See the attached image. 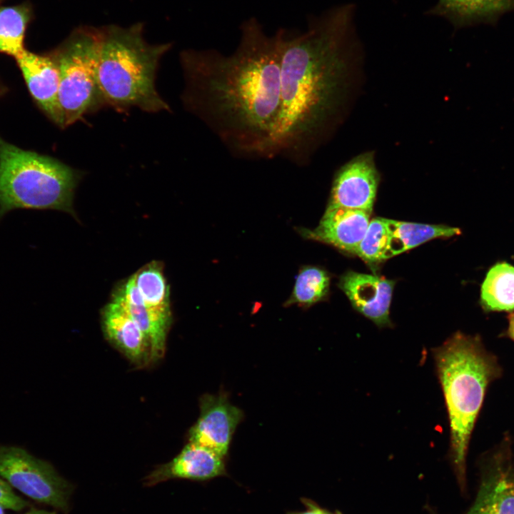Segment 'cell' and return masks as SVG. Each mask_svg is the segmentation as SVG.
Masks as SVG:
<instances>
[{
	"mask_svg": "<svg viewBox=\"0 0 514 514\" xmlns=\"http://www.w3.org/2000/svg\"><path fill=\"white\" fill-rule=\"evenodd\" d=\"M169 46L148 44L137 25L101 32L97 81L104 106L119 111L169 110L155 86L158 61Z\"/></svg>",
	"mask_w": 514,
	"mask_h": 514,
	"instance_id": "4",
	"label": "cell"
},
{
	"mask_svg": "<svg viewBox=\"0 0 514 514\" xmlns=\"http://www.w3.org/2000/svg\"><path fill=\"white\" fill-rule=\"evenodd\" d=\"M200 415L188 431V440L209 448L224 458L233 435L244 417L224 392L206 393L199 400Z\"/></svg>",
	"mask_w": 514,
	"mask_h": 514,
	"instance_id": "9",
	"label": "cell"
},
{
	"mask_svg": "<svg viewBox=\"0 0 514 514\" xmlns=\"http://www.w3.org/2000/svg\"><path fill=\"white\" fill-rule=\"evenodd\" d=\"M514 11V0H438L429 13L443 16L456 28L494 24Z\"/></svg>",
	"mask_w": 514,
	"mask_h": 514,
	"instance_id": "17",
	"label": "cell"
},
{
	"mask_svg": "<svg viewBox=\"0 0 514 514\" xmlns=\"http://www.w3.org/2000/svg\"><path fill=\"white\" fill-rule=\"evenodd\" d=\"M241 30L239 45L229 56L214 50L181 53L182 99L234 153L271 158L285 31L268 36L254 18Z\"/></svg>",
	"mask_w": 514,
	"mask_h": 514,
	"instance_id": "1",
	"label": "cell"
},
{
	"mask_svg": "<svg viewBox=\"0 0 514 514\" xmlns=\"http://www.w3.org/2000/svg\"><path fill=\"white\" fill-rule=\"evenodd\" d=\"M329 285L330 278L325 270L316 266L304 267L296 278L292 294L286 305L296 303L309 307L327 295Z\"/></svg>",
	"mask_w": 514,
	"mask_h": 514,
	"instance_id": "22",
	"label": "cell"
},
{
	"mask_svg": "<svg viewBox=\"0 0 514 514\" xmlns=\"http://www.w3.org/2000/svg\"><path fill=\"white\" fill-rule=\"evenodd\" d=\"M354 6L313 19L308 29L283 38L281 102L271 158L303 164L339 102L355 44Z\"/></svg>",
	"mask_w": 514,
	"mask_h": 514,
	"instance_id": "2",
	"label": "cell"
},
{
	"mask_svg": "<svg viewBox=\"0 0 514 514\" xmlns=\"http://www.w3.org/2000/svg\"><path fill=\"white\" fill-rule=\"evenodd\" d=\"M101 326L107 340L132 363L143 366L151 361L146 335L121 305L111 301L104 306Z\"/></svg>",
	"mask_w": 514,
	"mask_h": 514,
	"instance_id": "15",
	"label": "cell"
},
{
	"mask_svg": "<svg viewBox=\"0 0 514 514\" xmlns=\"http://www.w3.org/2000/svg\"><path fill=\"white\" fill-rule=\"evenodd\" d=\"M388 241V228L386 218H373L369 222L356 254L368 263L381 262L384 260Z\"/></svg>",
	"mask_w": 514,
	"mask_h": 514,
	"instance_id": "23",
	"label": "cell"
},
{
	"mask_svg": "<svg viewBox=\"0 0 514 514\" xmlns=\"http://www.w3.org/2000/svg\"><path fill=\"white\" fill-rule=\"evenodd\" d=\"M297 514H331V513H329L323 510H321L318 508L313 506L310 510H308L306 512L297 513ZM338 514H340V513H338Z\"/></svg>",
	"mask_w": 514,
	"mask_h": 514,
	"instance_id": "26",
	"label": "cell"
},
{
	"mask_svg": "<svg viewBox=\"0 0 514 514\" xmlns=\"http://www.w3.org/2000/svg\"><path fill=\"white\" fill-rule=\"evenodd\" d=\"M395 281L376 275L348 271L339 287L353 307L379 327L390 326L389 310Z\"/></svg>",
	"mask_w": 514,
	"mask_h": 514,
	"instance_id": "11",
	"label": "cell"
},
{
	"mask_svg": "<svg viewBox=\"0 0 514 514\" xmlns=\"http://www.w3.org/2000/svg\"><path fill=\"white\" fill-rule=\"evenodd\" d=\"M432 355L448 413L450 458L463 489L473 430L487 389L501 376L502 368L480 337L460 331L433 348Z\"/></svg>",
	"mask_w": 514,
	"mask_h": 514,
	"instance_id": "3",
	"label": "cell"
},
{
	"mask_svg": "<svg viewBox=\"0 0 514 514\" xmlns=\"http://www.w3.org/2000/svg\"><path fill=\"white\" fill-rule=\"evenodd\" d=\"M79 173L48 156L21 149L0 136V221L18 209L74 214Z\"/></svg>",
	"mask_w": 514,
	"mask_h": 514,
	"instance_id": "5",
	"label": "cell"
},
{
	"mask_svg": "<svg viewBox=\"0 0 514 514\" xmlns=\"http://www.w3.org/2000/svg\"><path fill=\"white\" fill-rule=\"evenodd\" d=\"M379 174L371 153L360 154L337 171L328 207L362 210L371 213Z\"/></svg>",
	"mask_w": 514,
	"mask_h": 514,
	"instance_id": "10",
	"label": "cell"
},
{
	"mask_svg": "<svg viewBox=\"0 0 514 514\" xmlns=\"http://www.w3.org/2000/svg\"><path fill=\"white\" fill-rule=\"evenodd\" d=\"M133 276L146 306L171 310L169 286L160 262L154 261L147 263Z\"/></svg>",
	"mask_w": 514,
	"mask_h": 514,
	"instance_id": "20",
	"label": "cell"
},
{
	"mask_svg": "<svg viewBox=\"0 0 514 514\" xmlns=\"http://www.w3.org/2000/svg\"><path fill=\"white\" fill-rule=\"evenodd\" d=\"M16 59L32 97L54 123L64 128L59 101V71L54 59L26 50Z\"/></svg>",
	"mask_w": 514,
	"mask_h": 514,
	"instance_id": "12",
	"label": "cell"
},
{
	"mask_svg": "<svg viewBox=\"0 0 514 514\" xmlns=\"http://www.w3.org/2000/svg\"><path fill=\"white\" fill-rule=\"evenodd\" d=\"M29 14L24 6L0 8V52L16 58L25 51L24 39Z\"/></svg>",
	"mask_w": 514,
	"mask_h": 514,
	"instance_id": "21",
	"label": "cell"
},
{
	"mask_svg": "<svg viewBox=\"0 0 514 514\" xmlns=\"http://www.w3.org/2000/svg\"><path fill=\"white\" fill-rule=\"evenodd\" d=\"M101 38L99 31L79 30L51 55L59 71L64 127L104 106L97 81Z\"/></svg>",
	"mask_w": 514,
	"mask_h": 514,
	"instance_id": "6",
	"label": "cell"
},
{
	"mask_svg": "<svg viewBox=\"0 0 514 514\" xmlns=\"http://www.w3.org/2000/svg\"><path fill=\"white\" fill-rule=\"evenodd\" d=\"M475 499L464 514H514V455L509 438L481 458Z\"/></svg>",
	"mask_w": 514,
	"mask_h": 514,
	"instance_id": "8",
	"label": "cell"
},
{
	"mask_svg": "<svg viewBox=\"0 0 514 514\" xmlns=\"http://www.w3.org/2000/svg\"><path fill=\"white\" fill-rule=\"evenodd\" d=\"M0 514H4V508L0 505Z\"/></svg>",
	"mask_w": 514,
	"mask_h": 514,
	"instance_id": "28",
	"label": "cell"
},
{
	"mask_svg": "<svg viewBox=\"0 0 514 514\" xmlns=\"http://www.w3.org/2000/svg\"><path fill=\"white\" fill-rule=\"evenodd\" d=\"M508 326L506 331L507 336L514 341V313L510 314L508 318Z\"/></svg>",
	"mask_w": 514,
	"mask_h": 514,
	"instance_id": "25",
	"label": "cell"
},
{
	"mask_svg": "<svg viewBox=\"0 0 514 514\" xmlns=\"http://www.w3.org/2000/svg\"><path fill=\"white\" fill-rule=\"evenodd\" d=\"M0 505L4 508L19 511L27 505V502L19 497L9 483L0 475Z\"/></svg>",
	"mask_w": 514,
	"mask_h": 514,
	"instance_id": "24",
	"label": "cell"
},
{
	"mask_svg": "<svg viewBox=\"0 0 514 514\" xmlns=\"http://www.w3.org/2000/svg\"><path fill=\"white\" fill-rule=\"evenodd\" d=\"M371 213L341 207H327L319 225L306 233L338 248L355 253L370 222Z\"/></svg>",
	"mask_w": 514,
	"mask_h": 514,
	"instance_id": "16",
	"label": "cell"
},
{
	"mask_svg": "<svg viewBox=\"0 0 514 514\" xmlns=\"http://www.w3.org/2000/svg\"><path fill=\"white\" fill-rule=\"evenodd\" d=\"M387 220L388 241L384 260L407 251L436 238L450 237L460 233L458 228L445 225L424 224Z\"/></svg>",
	"mask_w": 514,
	"mask_h": 514,
	"instance_id": "18",
	"label": "cell"
},
{
	"mask_svg": "<svg viewBox=\"0 0 514 514\" xmlns=\"http://www.w3.org/2000/svg\"><path fill=\"white\" fill-rule=\"evenodd\" d=\"M223 458L203 445L188 442L170 462L158 465L145 478L148 486L173 478L206 480L224 473Z\"/></svg>",
	"mask_w": 514,
	"mask_h": 514,
	"instance_id": "14",
	"label": "cell"
},
{
	"mask_svg": "<svg viewBox=\"0 0 514 514\" xmlns=\"http://www.w3.org/2000/svg\"><path fill=\"white\" fill-rule=\"evenodd\" d=\"M480 303L487 311L514 310V266L500 262L488 271L480 288Z\"/></svg>",
	"mask_w": 514,
	"mask_h": 514,
	"instance_id": "19",
	"label": "cell"
},
{
	"mask_svg": "<svg viewBox=\"0 0 514 514\" xmlns=\"http://www.w3.org/2000/svg\"><path fill=\"white\" fill-rule=\"evenodd\" d=\"M111 301L121 305L146 335L151 347V361L164 354L171 310L151 308L144 304L133 276L114 292Z\"/></svg>",
	"mask_w": 514,
	"mask_h": 514,
	"instance_id": "13",
	"label": "cell"
},
{
	"mask_svg": "<svg viewBox=\"0 0 514 514\" xmlns=\"http://www.w3.org/2000/svg\"><path fill=\"white\" fill-rule=\"evenodd\" d=\"M25 514H56L55 512H49L43 510H31Z\"/></svg>",
	"mask_w": 514,
	"mask_h": 514,
	"instance_id": "27",
	"label": "cell"
},
{
	"mask_svg": "<svg viewBox=\"0 0 514 514\" xmlns=\"http://www.w3.org/2000/svg\"><path fill=\"white\" fill-rule=\"evenodd\" d=\"M0 475L33 500L62 511L69 508L72 485L49 463L24 448L0 444Z\"/></svg>",
	"mask_w": 514,
	"mask_h": 514,
	"instance_id": "7",
	"label": "cell"
}]
</instances>
